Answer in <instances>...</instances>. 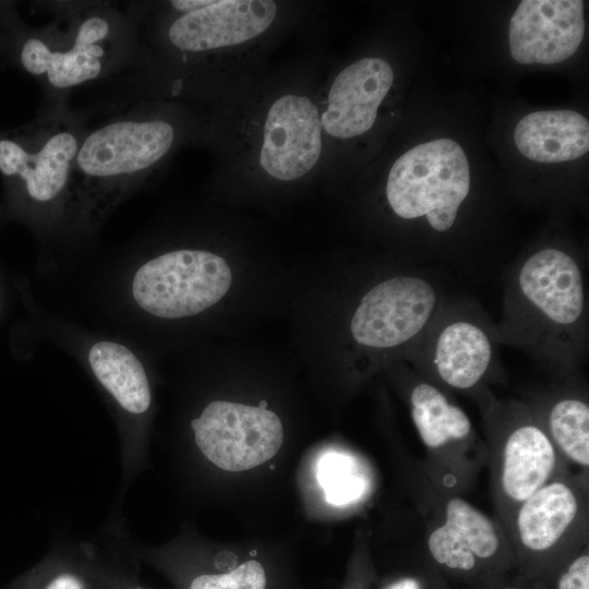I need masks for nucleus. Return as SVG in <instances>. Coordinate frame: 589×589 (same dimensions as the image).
Masks as SVG:
<instances>
[{
  "mask_svg": "<svg viewBox=\"0 0 589 589\" xmlns=\"http://www.w3.org/2000/svg\"><path fill=\"white\" fill-rule=\"evenodd\" d=\"M393 82V69L382 58L365 57L346 67L334 79L320 110L323 132L339 140L368 132Z\"/></svg>",
  "mask_w": 589,
  "mask_h": 589,
  "instance_id": "16",
  "label": "nucleus"
},
{
  "mask_svg": "<svg viewBox=\"0 0 589 589\" xmlns=\"http://www.w3.org/2000/svg\"><path fill=\"white\" fill-rule=\"evenodd\" d=\"M518 151L539 163H561L589 149V123L573 110H543L524 117L514 133Z\"/></svg>",
  "mask_w": 589,
  "mask_h": 589,
  "instance_id": "19",
  "label": "nucleus"
},
{
  "mask_svg": "<svg viewBox=\"0 0 589 589\" xmlns=\"http://www.w3.org/2000/svg\"><path fill=\"white\" fill-rule=\"evenodd\" d=\"M232 273L227 261L205 250L182 249L146 262L135 273V302L161 318L195 315L216 304L230 289Z\"/></svg>",
  "mask_w": 589,
  "mask_h": 589,
  "instance_id": "6",
  "label": "nucleus"
},
{
  "mask_svg": "<svg viewBox=\"0 0 589 589\" xmlns=\"http://www.w3.org/2000/svg\"><path fill=\"white\" fill-rule=\"evenodd\" d=\"M417 508L423 519L426 551L444 573L464 579L497 576L515 567L512 543L502 524L461 494L433 482L421 462L416 470Z\"/></svg>",
  "mask_w": 589,
  "mask_h": 589,
  "instance_id": "1",
  "label": "nucleus"
},
{
  "mask_svg": "<svg viewBox=\"0 0 589 589\" xmlns=\"http://www.w3.org/2000/svg\"><path fill=\"white\" fill-rule=\"evenodd\" d=\"M118 22L112 13L94 11L74 17L65 39L51 33L28 37L20 52L22 67L58 91L93 81L109 65L118 44Z\"/></svg>",
  "mask_w": 589,
  "mask_h": 589,
  "instance_id": "9",
  "label": "nucleus"
},
{
  "mask_svg": "<svg viewBox=\"0 0 589 589\" xmlns=\"http://www.w3.org/2000/svg\"><path fill=\"white\" fill-rule=\"evenodd\" d=\"M84 134L65 121L39 127L28 141L0 139V172L23 183L37 203L57 199L74 178V161Z\"/></svg>",
  "mask_w": 589,
  "mask_h": 589,
  "instance_id": "14",
  "label": "nucleus"
},
{
  "mask_svg": "<svg viewBox=\"0 0 589 589\" xmlns=\"http://www.w3.org/2000/svg\"><path fill=\"white\" fill-rule=\"evenodd\" d=\"M528 406V405H527ZM557 453L579 471L589 469V406L585 397L564 392L536 408L528 406Z\"/></svg>",
  "mask_w": 589,
  "mask_h": 589,
  "instance_id": "21",
  "label": "nucleus"
},
{
  "mask_svg": "<svg viewBox=\"0 0 589 589\" xmlns=\"http://www.w3.org/2000/svg\"><path fill=\"white\" fill-rule=\"evenodd\" d=\"M515 280L519 306L541 336L568 337L582 322L584 278L566 252L539 250L522 263Z\"/></svg>",
  "mask_w": 589,
  "mask_h": 589,
  "instance_id": "11",
  "label": "nucleus"
},
{
  "mask_svg": "<svg viewBox=\"0 0 589 589\" xmlns=\"http://www.w3.org/2000/svg\"><path fill=\"white\" fill-rule=\"evenodd\" d=\"M266 575L256 561H247L228 573H197L185 589H265Z\"/></svg>",
  "mask_w": 589,
  "mask_h": 589,
  "instance_id": "23",
  "label": "nucleus"
},
{
  "mask_svg": "<svg viewBox=\"0 0 589 589\" xmlns=\"http://www.w3.org/2000/svg\"><path fill=\"white\" fill-rule=\"evenodd\" d=\"M550 580L553 581L552 589H589L588 545L568 558L543 582Z\"/></svg>",
  "mask_w": 589,
  "mask_h": 589,
  "instance_id": "24",
  "label": "nucleus"
},
{
  "mask_svg": "<svg viewBox=\"0 0 589 589\" xmlns=\"http://www.w3.org/2000/svg\"><path fill=\"white\" fill-rule=\"evenodd\" d=\"M323 149L318 107L305 95L287 93L269 106L259 148L261 169L279 181H294L316 166Z\"/></svg>",
  "mask_w": 589,
  "mask_h": 589,
  "instance_id": "13",
  "label": "nucleus"
},
{
  "mask_svg": "<svg viewBox=\"0 0 589 589\" xmlns=\"http://www.w3.org/2000/svg\"><path fill=\"white\" fill-rule=\"evenodd\" d=\"M411 420L425 449L429 478L457 494L474 484L488 449L468 414L432 382L417 380L408 394Z\"/></svg>",
  "mask_w": 589,
  "mask_h": 589,
  "instance_id": "5",
  "label": "nucleus"
},
{
  "mask_svg": "<svg viewBox=\"0 0 589 589\" xmlns=\"http://www.w3.org/2000/svg\"><path fill=\"white\" fill-rule=\"evenodd\" d=\"M470 189L468 159L459 144L438 139L419 144L392 166L386 199L404 219L425 217L440 232L448 230Z\"/></svg>",
  "mask_w": 589,
  "mask_h": 589,
  "instance_id": "4",
  "label": "nucleus"
},
{
  "mask_svg": "<svg viewBox=\"0 0 589 589\" xmlns=\"http://www.w3.org/2000/svg\"><path fill=\"white\" fill-rule=\"evenodd\" d=\"M588 471L557 478L527 498L505 531L524 578L545 581L588 545Z\"/></svg>",
  "mask_w": 589,
  "mask_h": 589,
  "instance_id": "3",
  "label": "nucleus"
},
{
  "mask_svg": "<svg viewBox=\"0 0 589 589\" xmlns=\"http://www.w3.org/2000/svg\"><path fill=\"white\" fill-rule=\"evenodd\" d=\"M492 358L490 337L480 325L466 320L452 321L433 340L431 375L443 387L471 392L488 376Z\"/></svg>",
  "mask_w": 589,
  "mask_h": 589,
  "instance_id": "17",
  "label": "nucleus"
},
{
  "mask_svg": "<svg viewBox=\"0 0 589 589\" xmlns=\"http://www.w3.org/2000/svg\"><path fill=\"white\" fill-rule=\"evenodd\" d=\"M585 34L580 0H524L509 22V49L522 64H554L572 57Z\"/></svg>",
  "mask_w": 589,
  "mask_h": 589,
  "instance_id": "15",
  "label": "nucleus"
},
{
  "mask_svg": "<svg viewBox=\"0 0 589 589\" xmlns=\"http://www.w3.org/2000/svg\"><path fill=\"white\" fill-rule=\"evenodd\" d=\"M175 125L159 117H125L84 134L74 177L92 184L130 181L152 171L172 149Z\"/></svg>",
  "mask_w": 589,
  "mask_h": 589,
  "instance_id": "7",
  "label": "nucleus"
},
{
  "mask_svg": "<svg viewBox=\"0 0 589 589\" xmlns=\"http://www.w3.org/2000/svg\"><path fill=\"white\" fill-rule=\"evenodd\" d=\"M167 29L172 47L202 53L247 44L274 23L278 5L269 0H179Z\"/></svg>",
  "mask_w": 589,
  "mask_h": 589,
  "instance_id": "12",
  "label": "nucleus"
},
{
  "mask_svg": "<svg viewBox=\"0 0 589 589\" xmlns=\"http://www.w3.org/2000/svg\"><path fill=\"white\" fill-rule=\"evenodd\" d=\"M91 369L117 406L127 416H145L152 405V389L146 372L127 347L99 341L88 353Z\"/></svg>",
  "mask_w": 589,
  "mask_h": 589,
  "instance_id": "20",
  "label": "nucleus"
},
{
  "mask_svg": "<svg viewBox=\"0 0 589 589\" xmlns=\"http://www.w3.org/2000/svg\"><path fill=\"white\" fill-rule=\"evenodd\" d=\"M384 589H425L424 585L419 578L416 577H401L388 586H386Z\"/></svg>",
  "mask_w": 589,
  "mask_h": 589,
  "instance_id": "25",
  "label": "nucleus"
},
{
  "mask_svg": "<svg viewBox=\"0 0 589 589\" xmlns=\"http://www.w3.org/2000/svg\"><path fill=\"white\" fill-rule=\"evenodd\" d=\"M438 304L435 288L424 278L398 275L371 287L349 324L352 339L374 350L400 348L418 337Z\"/></svg>",
  "mask_w": 589,
  "mask_h": 589,
  "instance_id": "10",
  "label": "nucleus"
},
{
  "mask_svg": "<svg viewBox=\"0 0 589 589\" xmlns=\"http://www.w3.org/2000/svg\"><path fill=\"white\" fill-rule=\"evenodd\" d=\"M3 589H101L98 539L57 536L48 552Z\"/></svg>",
  "mask_w": 589,
  "mask_h": 589,
  "instance_id": "18",
  "label": "nucleus"
},
{
  "mask_svg": "<svg viewBox=\"0 0 589 589\" xmlns=\"http://www.w3.org/2000/svg\"><path fill=\"white\" fill-rule=\"evenodd\" d=\"M261 406L213 400L191 420L193 442L205 460L225 471L255 468L273 458L284 441L279 417Z\"/></svg>",
  "mask_w": 589,
  "mask_h": 589,
  "instance_id": "8",
  "label": "nucleus"
},
{
  "mask_svg": "<svg viewBox=\"0 0 589 589\" xmlns=\"http://www.w3.org/2000/svg\"><path fill=\"white\" fill-rule=\"evenodd\" d=\"M497 589H548L542 581H534L530 587L524 585H505Z\"/></svg>",
  "mask_w": 589,
  "mask_h": 589,
  "instance_id": "26",
  "label": "nucleus"
},
{
  "mask_svg": "<svg viewBox=\"0 0 589 589\" xmlns=\"http://www.w3.org/2000/svg\"><path fill=\"white\" fill-rule=\"evenodd\" d=\"M484 433L495 518L506 529L518 507L546 483L570 473L569 465L520 401H488Z\"/></svg>",
  "mask_w": 589,
  "mask_h": 589,
  "instance_id": "2",
  "label": "nucleus"
},
{
  "mask_svg": "<svg viewBox=\"0 0 589 589\" xmlns=\"http://www.w3.org/2000/svg\"><path fill=\"white\" fill-rule=\"evenodd\" d=\"M316 477L325 498L334 506H346L358 501L365 492V479L356 459L350 455L328 450L316 466Z\"/></svg>",
  "mask_w": 589,
  "mask_h": 589,
  "instance_id": "22",
  "label": "nucleus"
}]
</instances>
